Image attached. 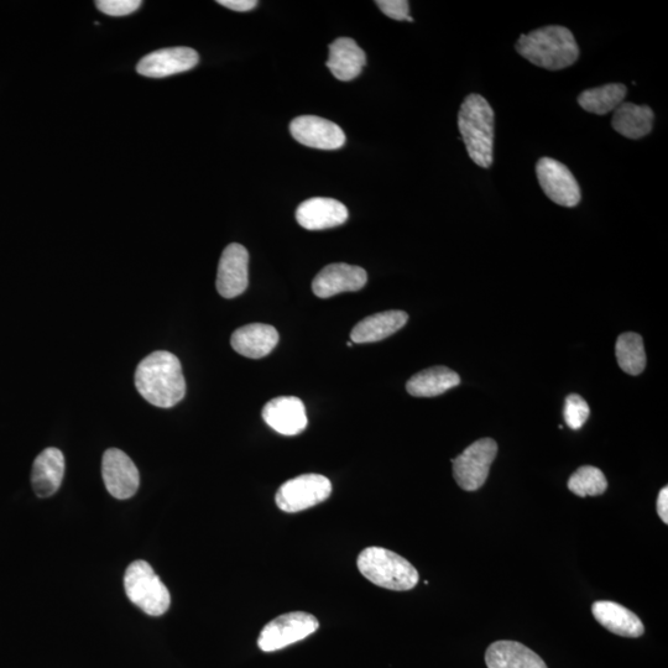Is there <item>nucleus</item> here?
<instances>
[{
    "label": "nucleus",
    "mask_w": 668,
    "mask_h": 668,
    "mask_svg": "<svg viewBox=\"0 0 668 668\" xmlns=\"http://www.w3.org/2000/svg\"><path fill=\"white\" fill-rule=\"evenodd\" d=\"M135 386L149 404L170 409L186 395V380L180 359L170 352L149 354L135 372Z\"/></svg>",
    "instance_id": "nucleus-1"
},
{
    "label": "nucleus",
    "mask_w": 668,
    "mask_h": 668,
    "mask_svg": "<svg viewBox=\"0 0 668 668\" xmlns=\"http://www.w3.org/2000/svg\"><path fill=\"white\" fill-rule=\"evenodd\" d=\"M516 51L532 65L550 71H560L576 64L579 48L570 29L550 25L521 35Z\"/></svg>",
    "instance_id": "nucleus-2"
},
{
    "label": "nucleus",
    "mask_w": 668,
    "mask_h": 668,
    "mask_svg": "<svg viewBox=\"0 0 668 668\" xmlns=\"http://www.w3.org/2000/svg\"><path fill=\"white\" fill-rule=\"evenodd\" d=\"M458 128L474 164L483 169L493 164L495 114L487 99L473 93L459 109Z\"/></svg>",
    "instance_id": "nucleus-3"
},
{
    "label": "nucleus",
    "mask_w": 668,
    "mask_h": 668,
    "mask_svg": "<svg viewBox=\"0 0 668 668\" xmlns=\"http://www.w3.org/2000/svg\"><path fill=\"white\" fill-rule=\"evenodd\" d=\"M357 566L375 586L405 592L419 583V572L404 557L383 547H368L359 553Z\"/></svg>",
    "instance_id": "nucleus-4"
},
{
    "label": "nucleus",
    "mask_w": 668,
    "mask_h": 668,
    "mask_svg": "<svg viewBox=\"0 0 668 668\" xmlns=\"http://www.w3.org/2000/svg\"><path fill=\"white\" fill-rule=\"evenodd\" d=\"M124 588L130 602L151 617H160L170 608L169 589L148 562L130 563L124 576Z\"/></svg>",
    "instance_id": "nucleus-5"
},
{
    "label": "nucleus",
    "mask_w": 668,
    "mask_h": 668,
    "mask_svg": "<svg viewBox=\"0 0 668 668\" xmlns=\"http://www.w3.org/2000/svg\"><path fill=\"white\" fill-rule=\"evenodd\" d=\"M498 445L492 438L472 443L457 458L452 459L453 477L466 492H476L487 482L490 467L497 458Z\"/></svg>",
    "instance_id": "nucleus-6"
},
{
    "label": "nucleus",
    "mask_w": 668,
    "mask_h": 668,
    "mask_svg": "<svg viewBox=\"0 0 668 668\" xmlns=\"http://www.w3.org/2000/svg\"><path fill=\"white\" fill-rule=\"evenodd\" d=\"M331 480L321 474H302L287 480L275 495V503L285 513H300L331 497Z\"/></svg>",
    "instance_id": "nucleus-7"
},
{
    "label": "nucleus",
    "mask_w": 668,
    "mask_h": 668,
    "mask_svg": "<svg viewBox=\"0 0 668 668\" xmlns=\"http://www.w3.org/2000/svg\"><path fill=\"white\" fill-rule=\"evenodd\" d=\"M320 628L312 614L292 612L271 620L259 635L258 646L264 652H274L309 638Z\"/></svg>",
    "instance_id": "nucleus-8"
},
{
    "label": "nucleus",
    "mask_w": 668,
    "mask_h": 668,
    "mask_svg": "<svg viewBox=\"0 0 668 668\" xmlns=\"http://www.w3.org/2000/svg\"><path fill=\"white\" fill-rule=\"evenodd\" d=\"M536 175L542 191L556 205L571 208L581 202V187L565 164L555 159L542 158L537 161Z\"/></svg>",
    "instance_id": "nucleus-9"
},
{
    "label": "nucleus",
    "mask_w": 668,
    "mask_h": 668,
    "mask_svg": "<svg viewBox=\"0 0 668 668\" xmlns=\"http://www.w3.org/2000/svg\"><path fill=\"white\" fill-rule=\"evenodd\" d=\"M102 477L112 497L125 500L138 492L140 476L137 466L127 453L111 448L104 452Z\"/></svg>",
    "instance_id": "nucleus-10"
},
{
    "label": "nucleus",
    "mask_w": 668,
    "mask_h": 668,
    "mask_svg": "<svg viewBox=\"0 0 668 668\" xmlns=\"http://www.w3.org/2000/svg\"><path fill=\"white\" fill-rule=\"evenodd\" d=\"M249 253L238 243L229 244L219 260L217 290L224 299H234L248 289Z\"/></svg>",
    "instance_id": "nucleus-11"
},
{
    "label": "nucleus",
    "mask_w": 668,
    "mask_h": 668,
    "mask_svg": "<svg viewBox=\"0 0 668 668\" xmlns=\"http://www.w3.org/2000/svg\"><path fill=\"white\" fill-rule=\"evenodd\" d=\"M290 133L297 142L313 149L337 150L346 143V134L336 123L316 116L292 120Z\"/></svg>",
    "instance_id": "nucleus-12"
},
{
    "label": "nucleus",
    "mask_w": 668,
    "mask_h": 668,
    "mask_svg": "<svg viewBox=\"0 0 668 668\" xmlns=\"http://www.w3.org/2000/svg\"><path fill=\"white\" fill-rule=\"evenodd\" d=\"M367 271L360 266L337 263L327 265L317 274L312 291L321 299H330L342 292H356L367 284Z\"/></svg>",
    "instance_id": "nucleus-13"
},
{
    "label": "nucleus",
    "mask_w": 668,
    "mask_h": 668,
    "mask_svg": "<svg viewBox=\"0 0 668 668\" xmlns=\"http://www.w3.org/2000/svg\"><path fill=\"white\" fill-rule=\"evenodd\" d=\"M200 57L191 48L163 49L143 57L139 61L137 71L139 75L150 78H164L177 73L190 71L196 67Z\"/></svg>",
    "instance_id": "nucleus-14"
},
{
    "label": "nucleus",
    "mask_w": 668,
    "mask_h": 668,
    "mask_svg": "<svg viewBox=\"0 0 668 668\" xmlns=\"http://www.w3.org/2000/svg\"><path fill=\"white\" fill-rule=\"evenodd\" d=\"M265 424L284 436H296L306 430V407L295 396H281L270 400L263 409Z\"/></svg>",
    "instance_id": "nucleus-15"
},
{
    "label": "nucleus",
    "mask_w": 668,
    "mask_h": 668,
    "mask_svg": "<svg viewBox=\"0 0 668 668\" xmlns=\"http://www.w3.org/2000/svg\"><path fill=\"white\" fill-rule=\"evenodd\" d=\"M348 210L333 198L315 197L302 202L296 211V219L307 231H323L347 222Z\"/></svg>",
    "instance_id": "nucleus-16"
},
{
    "label": "nucleus",
    "mask_w": 668,
    "mask_h": 668,
    "mask_svg": "<svg viewBox=\"0 0 668 668\" xmlns=\"http://www.w3.org/2000/svg\"><path fill=\"white\" fill-rule=\"evenodd\" d=\"M65 457L57 448H46L36 457L31 472V485L40 498H49L61 487L65 476Z\"/></svg>",
    "instance_id": "nucleus-17"
},
{
    "label": "nucleus",
    "mask_w": 668,
    "mask_h": 668,
    "mask_svg": "<svg viewBox=\"0 0 668 668\" xmlns=\"http://www.w3.org/2000/svg\"><path fill=\"white\" fill-rule=\"evenodd\" d=\"M278 343V331L275 330V327L264 325V323H252V325L240 327L231 338L234 351L250 359L269 356Z\"/></svg>",
    "instance_id": "nucleus-18"
},
{
    "label": "nucleus",
    "mask_w": 668,
    "mask_h": 668,
    "mask_svg": "<svg viewBox=\"0 0 668 668\" xmlns=\"http://www.w3.org/2000/svg\"><path fill=\"white\" fill-rule=\"evenodd\" d=\"M592 613L600 625L615 635L640 638L645 633L643 621L638 615L618 603L599 600L593 604Z\"/></svg>",
    "instance_id": "nucleus-19"
},
{
    "label": "nucleus",
    "mask_w": 668,
    "mask_h": 668,
    "mask_svg": "<svg viewBox=\"0 0 668 668\" xmlns=\"http://www.w3.org/2000/svg\"><path fill=\"white\" fill-rule=\"evenodd\" d=\"M488 668H547L545 661L516 641H497L485 652Z\"/></svg>",
    "instance_id": "nucleus-20"
},
{
    "label": "nucleus",
    "mask_w": 668,
    "mask_h": 668,
    "mask_svg": "<svg viewBox=\"0 0 668 668\" xmlns=\"http://www.w3.org/2000/svg\"><path fill=\"white\" fill-rule=\"evenodd\" d=\"M367 62L365 52L359 48L356 41L341 38L330 45V57L327 67L339 81L348 82L360 75Z\"/></svg>",
    "instance_id": "nucleus-21"
},
{
    "label": "nucleus",
    "mask_w": 668,
    "mask_h": 668,
    "mask_svg": "<svg viewBox=\"0 0 668 668\" xmlns=\"http://www.w3.org/2000/svg\"><path fill=\"white\" fill-rule=\"evenodd\" d=\"M409 316L404 311H386L369 316L353 328V343H375L393 336L406 325Z\"/></svg>",
    "instance_id": "nucleus-22"
},
{
    "label": "nucleus",
    "mask_w": 668,
    "mask_h": 668,
    "mask_svg": "<svg viewBox=\"0 0 668 668\" xmlns=\"http://www.w3.org/2000/svg\"><path fill=\"white\" fill-rule=\"evenodd\" d=\"M654 120L655 113L650 107L621 103L614 111L612 127L623 137L638 140L651 133Z\"/></svg>",
    "instance_id": "nucleus-23"
},
{
    "label": "nucleus",
    "mask_w": 668,
    "mask_h": 668,
    "mask_svg": "<svg viewBox=\"0 0 668 668\" xmlns=\"http://www.w3.org/2000/svg\"><path fill=\"white\" fill-rule=\"evenodd\" d=\"M461 384L456 372L446 367H433L422 370L406 384L407 393L416 398H433Z\"/></svg>",
    "instance_id": "nucleus-24"
},
{
    "label": "nucleus",
    "mask_w": 668,
    "mask_h": 668,
    "mask_svg": "<svg viewBox=\"0 0 668 668\" xmlns=\"http://www.w3.org/2000/svg\"><path fill=\"white\" fill-rule=\"evenodd\" d=\"M626 92L628 90L623 83H609V85L582 92L578 97V103L588 113L605 116L624 103Z\"/></svg>",
    "instance_id": "nucleus-25"
},
{
    "label": "nucleus",
    "mask_w": 668,
    "mask_h": 668,
    "mask_svg": "<svg viewBox=\"0 0 668 668\" xmlns=\"http://www.w3.org/2000/svg\"><path fill=\"white\" fill-rule=\"evenodd\" d=\"M615 354L619 367L629 375H639L646 367V353L643 338L640 334L626 332L619 336Z\"/></svg>",
    "instance_id": "nucleus-26"
},
{
    "label": "nucleus",
    "mask_w": 668,
    "mask_h": 668,
    "mask_svg": "<svg viewBox=\"0 0 668 668\" xmlns=\"http://www.w3.org/2000/svg\"><path fill=\"white\" fill-rule=\"evenodd\" d=\"M608 488L607 478L599 468L584 466L577 469L568 480V489L577 497H598Z\"/></svg>",
    "instance_id": "nucleus-27"
},
{
    "label": "nucleus",
    "mask_w": 668,
    "mask_h": 668,
    "mask_svg": "<svg viewBox=\"0 0 668 668\" xmlns=\"http://www.w3.org/2000/svg\"><path fill=\"white\" fill-rule=\"evenodd\" d=\"M589 415H591V409H589L587 401L582 396L577 394L567 396L563 416H565L566 425L571 430H581Z\"/></svg>",
    "instance_id": "nucleus-28"
},
{
    "label": "nucleus",
    "mask_w": 668,
    "mask_h": 668,
    "mask_svg": "<svg viewBox=\"0 0 668 668\" xmlns=\"http://www.w3.org/2000/svg\"><path fill=\"white\" fill-rule=\"evenodd\" d=\"M143 3L140 0H98L97 8L109 17H125L135 12Z\"/></svg>",
    "instance_id": "nucleus-29"
},
{
    "label": "nucleus",
    "mask_w": 668,
    "mask_h": 668,
    "mask_svg": "<svg viewBox=\"0 0 668 668\" xmlns=\"http://www.w3.org/2000/svg\"><path fill=\"white\" fill-rule=\"evenodd\" d=\"M380 10L394 20H406L409 17L410 3L407 0H378Z\"/></svg>",
    "instance_id": "nucleus-30"
},
{
    "label": "nucleus",
    "mask_w": 668,
    "mask_h": 668,
    "mask_svg": "<svg viewBox=\"0 0 668 668\" xmlns=\"http://www.w3.org/2000/svg\"><path fill=\"white\" fill-rule=\"evenodd\" d=\"M217 3L240 13L250 12V10L257 8L259 4L257 0H218Z\"/></svg>",
    "instance_id": "nucleus-31"
},
{
    "label": "nucleus",
    "mask_w": 668,
    "mask_h": 668,
    "mask_svg": "<svg viewBox=\"0 0 668 668\" xmlns=\"http://www.w3.org/2000/svg\"><path fill=\"white\" fill-rule=\"evenodd\" d=\"M657 513L665 524H668V488L661 489L657 498Z\"/></svg>",
    "instance_id": "nucleus-32"
},
{
    "label": "nucleus",
    "mask_w": 668,
    "mask_h": 668,
    "mask_svg": "<svg viewBox=\"0 0 668 668\" xmlns=\"http://www.w3.org/2000/svg\"><path fill=\"white\" fill-rule=\"evenodd\" d=\"M347 346H348V347H352V346H353V342H352V341H349V342L347 343Z\"/></svg>",
    "instance_id": "nucleus-33"
}]
</instances>
